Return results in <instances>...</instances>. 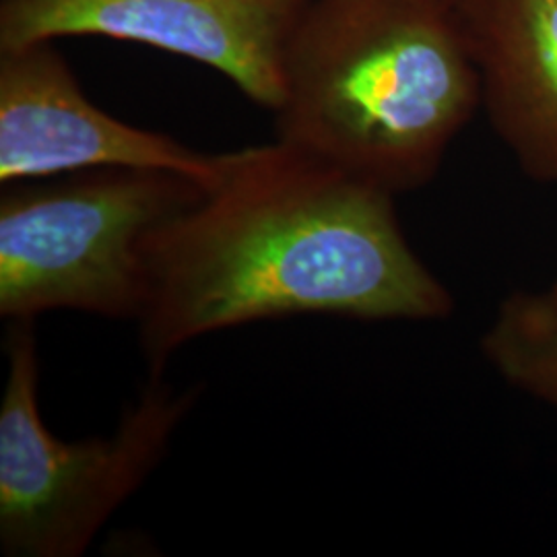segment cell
Returning a JSON list of instances; mask_svg holds the SVG:
<instances>
[{
  "label": "cell",
  "mask_w": 557,
  "mask_h": 557,
  "mask_svg": "<svg viewBox=\"0 0 557 557\" xmlns=\"http://www.w3.org/2000/svg\"><path fill=\"white\" fill-rule=\"evenodd\" d=\"M310 0H0V46L60 38L135 41L218 71L277 110L283 57Z\"/></svg>",
  "instance_id": "cell-5"
},
{
  "label": "cell",
  "mask_w": 557,
  "mask_h": 557,
  "mask_svg": "<svg viewBox=\"0 0 557 557\" xmlns=\"http://www.w3.org/2000/svg\"><path fill=\"white\" fill-rule=\"evenodd\" d=\"M0 403V547L9 557H79L158 469L197 393L151 374L110 436L66 442L38 405L32 320H13Z\"/></svg>",
  "instance_id": "cell-4"
},
{
  "label": "cell",
  "mask_w": 557,
  "mask_h": 557,
  "mask_svg": "<svg viewBox=\"0 0 557 557\" xmlns=\"http://www.w3.org/2000/svg\"><path fill=\"white\" fill-rule=\"evenodd\" d=\"M481 108L518 168L557 184V0H460Z\"/></svg>",
  "instance_id": "cell-7"
},
{
  "label": "cell",
  "mask_w": 557,
  "mask_h": 557,
  "mask_svg": "<svg viewBox=\"0 0 557 557\" xmlns=\"http://www.w3.org/2000/svg\"><path fill=\"white\" fill-rule=\"evenodd\" d=\"M481 351L508 384L557 413V278L504 299Z\"/></svg>",
  "instance_id": "cell-8"
},
{
  "label": "cell",
  "mask_w": 557,
  "mask_h": 557,
  "mask_svg": "<svg viewBox=\"0 0 557 557\" xmlns=\"http://www.w3.org/2000/svg\"><path fill=\"white\" fill-rule=\"evenodd\" d=\"M145 271L137 326L158 376L184 345L250 322L455 310L405 238L395 195L278 139L223 153L205 195L149 238Z\"/></svg>",
  "instance_id": "cell-1"
},
{
  "label": "cell",
  "mask_w": 557,
  "mask_h": 557,
  "mask_svg": "<svg viewBox=\"0 0 557 557\" xmlns=\"http://www.w3.org/2000/svg\"><path fill=\"white\" fill-rule=\"evenodd\" d=\"M479 108L460 0H310L273 114L278 140L397 197L434 180Z\"/></svg>",
  "instance_id": "cell-2"
},
{
  "label": "cell",
  "mask_w": 557,
  "mask_h": 557,
  "mask_svg": "<svg viewBox=\"0 0 557 557\" xmlns=\"http://www.w3.org/2000/svg\"><path fill=\"white\" fill-rule=\"evenodd\" d=\"M223 156L133 126L89 100L54 41L0 46V180L96 168H156L211 184Z\"/></svg>",
  "instance_id": "cell-6"
},
{
  "label": "cell",
  "mask_w": 557,
  "mask_h": 557,
  "mask_svg": "<svg viewBox=\"0 0 557 557\" xmlns=\"http://www.w3.org/2000/svg\"><path fill=\"white\" fill-rule=\"evenodd\" d=\"M209 184L156 168H96L4 184L0 317L79 310L137 322L147 242Z\"/></svg>",
  "instance_id": "cell-3"
}]
</instances>
